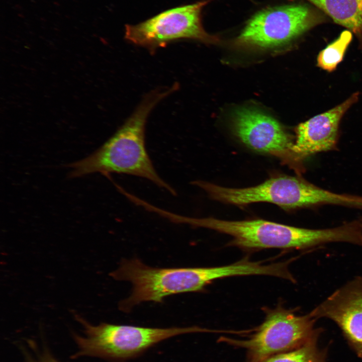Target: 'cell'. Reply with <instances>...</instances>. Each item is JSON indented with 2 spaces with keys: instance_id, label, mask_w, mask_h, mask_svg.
<instances>
[{
  "instance_id": "cell-5",
  "label": "cell",
  "mask_w": 362,
  "mask_h": 362,
  "mask_svg": "<svg viewBox=\"0 0 362 362\" xmlns=\"http://www.w3.org/2000/svg\"><path fill=\"white\" fill-rule=\"evenodd\" d=\"M196 186L206 192L213 200L237 206L257 202H268L285 210L323 205L342 206L343 194L319 187L301 177L281 175L269 178L253 187L231 188L207 181L195 180Z\"/></svg>"
},
{
  "instance_id": "cell-4",
  "label": "cell",
  "mask_w": 362,
  "mask_h": 362,
  "mask_svg": "<svg viewBox=\"0 0 362 362\" xmlns=\"http://www.w3.org/2000/svg\"><path fill=\"white\" fill-rule=\"evenodd\" d=\"M83 328V335L73 333L77 351L71 356L121 361L141 354L156 344L171 337L191 333L206 332L198 326L151 328L102 323L94 325L76 315Z\"/></svg>"
},
{
  "instance_id": "cell-10",
  "label": "cell",
  "mask_w": 362,
  "mask_h": 362,
  "mask_svg": "<svg viewBox=\"0 0 362 362\" xmlns=\"http://www.w3.org/2000/svg\"><path fill=\"white\" fill-rule=\"evenodd\" d=\"M310 313L316 319L325 318L335 323L350 347L362 358V277L334 291Z\"/></svg>"
},
{
  "instance_id": "cell-8",
  "label": "cell",
  "mask_w": 362,
  "mask_h": 362,
  "mask_svg": "<svg viewBox=\"0 0 362 362\" xmlns=\"http://www.w3.org/2000/svg\"><path fill=\"white\" fill-rule=\"evenodd\" d=\"M210 0L199 1L168 9L135 25H126L125 38L130 42L154 52L168 43L187 39L206 44H217L220 40L204 29L202 20L203 8Z\"/></svg>"
},
{
  "instance_id": "cell-12",
  "label": "cell",
  "mask_w": 362,
  "mask_h": 362,
  "mask_svg": "<svg viewBox=\"0 0 362 362\" xmlns=\"http://www.w3.org/2000/svg\"><path fill=\"white\" fill-rule=\"evenodd\" d=\"M362 42V0H306Z\"/></svg>"
},
{
  "instance_id": "cell-13",
  "label": "cell",
  "mask_w": 362,
  "mask_h": 362,
  "mask_svg": "<svg viewBox=\"0 0 362 362\" xmlns=\"http://www.w3.org/2000/svg\"><path fill=\"white\" fill-rule=\"evenodd\" d=\"M319 338L287 351L277 353L259 362H327V348L318 345Z\"/></svg>"
},
{
  "instance_id": "cell-16",
  "label": "cell",
  "mask_w": 362,
  "mask_h": 362,
  "mask_svg": "<svg viewBox=\"0 0 362 362\" xmlns=\"http://www.w3.org/2000/svg\"><path fill=\"white\" fill-rule=\"evenodd\" d=\"M360 221L361 222V223H362V217L360 218Z\"/></svg>"
},
{
  "instance_id": "cell-3",
  "label": "cell",
  "mask_w": 362,
  "mask_h": 362,
  "mask_svg": "<svg viewBox=\"0 0 362 362\" xmlns=\"http://www.w3.org/2000/svg\"><path fill=\"white\" fill-rule=\"evenodd\" d=\"M186 224L230 236V246L255 250L268 248L307 249L332 242L349 243L353 231L347 223L332 228L309 229L262 219L228 221L186 216Z\"/></svg>"
},
{
  "instance_id": "cell-6",
  "label": "cell",
  "mask_w": 362,
  "mask_h": 362,
  "mask_svg": "<svg viewBox=\"0 0 362 362\" xmlns=\"http://www.w3.org/2000/svg\"><path fill=\"white\" fill-rule=\"evenodd\" d=\"M262 322L252 330L245 339L221 337L230 345L245 350L246 362H259L273 355L298 348L319 338L321 328L315 326L316 319L310 312L300 315L296 309L282 304L274 308L264 307Z\"/></svg>"
},
{
  "instance_id": "cell-11",
  "label": "cell",
  "mask_w": 362,
  "mask_h": 362,
  "mask_svg": "<svg viewBox=\"0 0 362 362\" xmlns=\"http://www.w3.org/2000/svg\"><path fill=\"white\" fill-rule=\"evenodd\" d=\"M359 95L358 92L353 93L333 108L297 126L292 151L296 162L302 169L305 170L303 162L308 157L337 148L340 121L358 101Z\"/></svg>"
},
{
  "instance_id": "cell-2",
  "label": "cell",
  "mask_w": 362,
  "mask_h": 362,
  "mask_svg": "<svg viewBox=\"0 0 362 362\" xmlns=\"http://www.w3.org/2000/svg\"><path fill=\"white\" fill-rule=\"evenodd\" d=\"M244 272V266L240 261L213 267L158 268L133 258L123 260L110 275L132 284L131 294L119 304L121 311L129 312L141 303H161L171 295L201 292L214 280L242 276Z\"/></svg>"
},
{
  "instance_id": "cell-1",
  "label": "cell",
  "mask_w": 362,
  "mask_h": 362,
  "mask_svg": "<svg viewBox=\"0 0 362 362\" xmlns=\"http://www.w3.org/2000/svg\"><path fill=\"white\" fill-rule=\"evenodd\" d=\"M176 83L167 88L148 94L134 113L107 141L86 157L69 164L70 177L99 172L122 173L143 177L173 195L175 190L158 174L147 151L145 126L149 114L162 99L178 88Z\"/></svg>"
},
{
  "instance_id": "cell-14",
  "label": "cell",
  "mask_w": 362,
  "mask_h": 362,
  "mask_svg": "<svg viewBox=\"0 0 362 362\" xmlns=\"http://www.w3.org/2000/svg\"><path fill=\"white\" fill-rule=\"evenodd\" d=\"M352 39L351 31H342L336 40L320 51L317 57L318 66L329 72L335 70L342 61Z\"/></svg>"
},
{
  "instance_id": "cell-15",
  "label": "cell",
  "mask_w": 362,
  "mask_h": 362,
  "mask_svg": "<svg viewBox=\"0 0 362 362\" xmlns=\"http://www.w3.org/2000/svg\"><path fill=\"white\" fill-rule=\"evenodd\" d=\"M24 362H61L44 343L39 344L32 339L27 340L20 345Z\"/></svg>"
},
{
  "instance_id": "cell-7",
  "label": "cell",
  "mask_w": 362,
  "mask_h": 362,
  "mask_svg": "<svg viewBox=\"0 0 362 362\" xmlns=\"http://www.w3.org/2000/svg\"><path fill=\"white\" fill-rule=\"evenodd\" d=\"M327 17L314 7L290 4L264 9L246 23L232 44L238 48H267L286 44L316 26Z\"/></svg>"
},
{
  "instance_id": "cell-9",
  "label": "cell",
  "mask_w": 362,
  "mask_h": 362,
  "mask_svg": "<svg viewBox=\"0 0 362 362\" xmlns=\"http://www.w3.org/2000/svg\"><path fill=\"white\" fill-rule=\"evenodd\" d=\"M232 129L248 147L278 157L298 175L304 172L292 151L294 141L273 118L253 109L240 108L233 113Z\"/></svg>"
}]
</instances>
